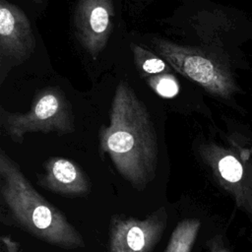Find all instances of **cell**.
<instances>
[{"label":"cell","mask_w":252,"mask_h":252,"mask_svg":"<svg viewBox=\"0 0 252 252\" xmlns=\"http://www.w3.org/2000/svg\"><path fill=\"white\" fill-rule=\"evenodd\" d=\"M99 149L135 190L144 191L155 179L158 145L151 115L134 90L121 81L115 90L109 125L99 130Z\"/></svg>","instance_id":"1"},{"label":"cell","mask_w":252,"mask_h":252,"mask_svg":"<svg viewBox=\"0 0 252 252\" xmlns=\"http://www.w3.org/2000/svg\"><path fill=\"white\" fill-rule=\"evenodd\" d=\"M0 220L62 249L86 246L64 213L36 191L4 150H0Z\"/></svg>","instance_id":"2"},{"label":"cell","mask_w":252,"mask_h":252,"mask_svg":"<svg viewBox=\"0 0 252 252\" xmlns=\"http://www.w3.org/2000/svg\"><path fill=\"white\" fill-rule=\"evenodd\" d=\"M0 126L18 144L24 142L28 133L65 135L75 130L73 108L61 89L46 87L36 93L31 108L25 113L10 112L1 107Z\"/></svg>","instance_id":"3"},{"label":"cell","mask_w":252,"mask_h":252,"mask_svg":"<svg viewBox=\"0 0 252 252\" xmlns=\"http://www.w3.org/2000/svg\"><path fill=\"white\" fill-rule=\"evenodd\" d=\"M153 46L176 72L209 93L220 97H229L235 92L236 87L228 70L206 52L158 38L154 39Z\"/></svg>","instance_id":"4"},{"label":"cell","mask_w":252,"mask_h":252,"mask_svg":"<svg viewBox=\"0 0 252 252\" xmlns=\"http://www.w3.org/2000/svg\"><path fill=\"white\" fill-rule=\"evenodd\" d=\"M198 153L218 184L252 219V152L206 143Z\"/></svg>","instance_id":"5"},{"label":"cell","mask_w":252,"mask_h":252,"mask_svg":"<svg viewBox=\"0 0 252 252\" xmlns=\"http://www.w3.org/2000/svg\"><path fill=\"white\" fill-rule=\"evenodd\" d=\"M168 221L164 206L144 219L113 215L109 220L106 252H153Z\"/></svg>","instance_id":"6"},{"label":"cell","mask_w":252,"mask_h":252,"mask_svg":"<svg viewBox=\"0 0 252 252\" xmlns=\"http://www.w3.org/2000/svg\"><path fill=\"white\" fill-rule=\"evenodd\" d=\"M35 37L25 12L0 0V83L12 68L27 61L35 49Z\"/></svg>","instance_id":"7"},{"label":"cell","mask_w":252,"mask_h":252,"mask_svg":"<svg viewBox=\"0 0 252 252\" xmlns=\"http://www.w3.org/2000/svg\"><path fill=\"white\" fill-rule=\"evenodd\" d=\"M114 9L112 0H77L73 32L82 47L95 59L104 49L112 32Z\"/></svg>","instance_id":"8"},{"label":"cell","mask_w":252,"mask_h":252,"mask_svg":"<svg viewBox=\"0 0 252 252\" xmlns=\"http://www.w3.org/2000/svg\"><path fill=\"white\" fill-rule=\"evenodd\" d=\"M42 169L36 174V182L49 192L66 198H77L91 192L89 176L71 159L51 157L43 162Z\"/></svg>","instance_id":"9"},{"label":"cell","mask_w":252,"mask_h":252,"mask_svg":"<svg viewBox=\"0 0 252 252\" xmlns=\"http://www.w3.org/2000/svg\"><path fill=\"white\" fill-rule=\"evenodd\" d=\"M201 228L199 219L180 220L170 234L163 252H191Z\"/></svg>","instance_id":"10"},{"label":"cell","mask_w":252,"mask_h":252,"mask_svg":"<svg viewBox=\"0 0 252 252\" xmlns=\"http://www.w3.org/2000/svg\"><path fill=\"white\" fill-rule=\"evenodd\" d=\"M131 49L136 66L144 75H159L170 70L169 65L161 57L155 55L144 47L132 43Z\"/></svg>","instance_id":"11"},{"label":"cell","mask_w":252,"mask_h":252,"mask_svg":"<svg viewBox=\"0 0 252 252\" xmlns=\"http://www.w3.org/2000/svg\"><path fill=\"white\" fill-rule=\"evenodd\" d=\"M146 81L156 94L164 98L174 97L178 94L180 90L178 81L169 73L150 76Z\"/></svg>","instance_id":"12"},{"label":"cell","mask_w":252,"mask_h":252,"mask_svg":"<svg viewBox=\"0 0 252 252\" xmlns=\"http://www.w3.org/2000/svg\"><path fill=\"white\" fill-rule=\"evenodd\" d=\"M0 250L1 252H21V245L10 234H4L0 236Z\"/></svg>","instance_id":"13"},{"label":"cell","mask_w":252,"mask_h":252,"mask_svg":"<svg viewBox=\"0 0 252 252\" xmlns=\"http://www.w3.org/2000/svg\"><path fill=\"white\" fill-rule=\"evenodd\" d=\"M209 252H230L229 249L224 245L222 238L220 235H215L207 242Z\"/></svg>","instance_id":"14"},{"label":"cell","mask_w":252,"mask_h":252,"mask_svg":"<svg viewBox=\"0 0 252 252\" xmlns=\"http://www.w3.org/2000/svg\"><path fill=\"white\" fill-rule=\"evenodd\" d=\"M31 1H32L35 4H41L43 2V0H31Z\"/></svg>","instance_id":"15"}]
</instances>
